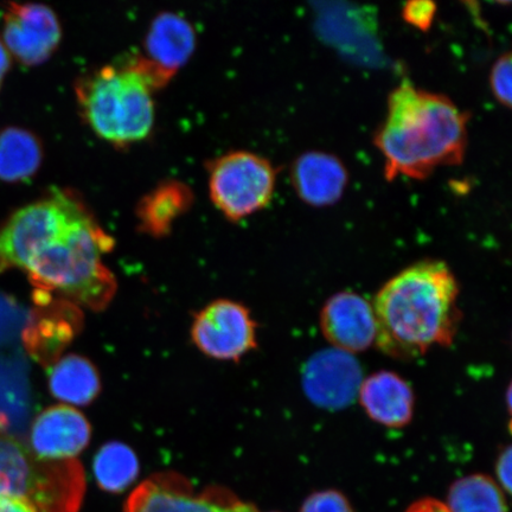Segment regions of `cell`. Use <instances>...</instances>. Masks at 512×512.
I'll return each mask as SVG.
<instances>
[{"label":"cell","instance_id":"obj_1","mask_svg":"<svg viewBox=\"0 0 512 512\" xmlns=\"http://www.w3.org/2000/svg\"><path fill=\"white\" fill-rule=\"evenodd\" d=\"M469 114L444 94L402 82L388 96L387 114L374 137L388 182L403 176L416 181L445 166L464 162Z\"/></svg>","mask_w":512,"mask_h":512},{"label":"cell","instance_id":"obj_2","mask_svg":"<svg viewBox=\"0 0 512 512\" xmlns=\"http://www.w3.org/2000/svg\"><path fill=\"white\" fill-rule=\"evenodd\" d=\"M458 296L457 279L444 262L406 268L375 298L377 347L400 360L418 358L435 345L448 347L459 324Z\"/></svg>","mask_w":512,"mask_h":512},{"label":"cell","instance_id":"obj_3","mask_svg":"<svg viewBox=\"0 0 512 512\" xmlns=\"http://www.w3.org/2000/svg\"><path fill=\"white\" fill-rule=\"evenodd\" d=\"M114 241L89 211L76 220L59 239L31 259L25 270L36 294L102 311L111 304L117 281L102 255L112 251Z\"/></svg>","mask_w":512,"mask_h":512},{"label":"cell","instance_id":"obj_4","mask_svg":"<svg viewBox=\"0 0 512 512\" xmlns=\"http://www.w3.org/2000/svg\"><path fill=\"white\" fill-rule=\"evenodd\" d=\"M75 91L86 123L106 142L125 146L149 136L155 123L153 89L126 62L82 76Z\"/></svg>","mask_w":512,"mask_h":512},{"label":"cell","instance_id":"obj_5","mask_svg":"<svg viewBox=\"0 0 512 512\" xmlns=\"http://www.w3.org/2000/svg\"><path fill=\"white\" fill-rule=\"evenodd\" d=\"M88 209L70 191L57 190L16 211L0 229V270L27 268L43 248L59 239Z\"/></svg>","mask_w":512,"mask_h":512},{"label":"cell","instance_id":"obj_6","mask_svg":"<svg viewBox=\"0 0 512 512\" xmlns=\"http://www.w3.org/2000/svg\"><path fill=\"white\" fill-rule=\"evenodd\" d=\"M277 170L265 157L249 151H233L209 166L211 201L232 221L246 219L271 203Z\"/></svg>","mask_w":512,"mask_h":512},{"label":"cell","instance_id":"obj_7","mask_svg":"<svg viewBox=\"0 0 512 512\" xmlns=\"http://www.w3.org/2000/svg\"><path fill=\"white\" fill-rule=\"evenodd\" d=\"M196 47V32L187 18L163 11L152 19L143 42V51L126 63L155 89L168 83Z\"/></svg>","mask_w":512,"mask_h":512},{"label":"cell","instance_id":"obj_8","mask_svg":"<svg viewBox=\"0 0 512 512\" xmlns=\"http://www.w3.org/2000/svg\"><path fill=\"white\" fill-rule=\"evenodd\" d=\"M125 512H259L221 488L198 494L189 480L175 473L153 476L128 497Z\"/></svg>","mask_w":512,"mask_h":512},{"label":"cell","instance_id":"obj_9","mask_svg":"<svg viewBox=\"0 0 512 512\" xmlns=\"http://www.w3.org/2000/svg\"><path fill=\"white\" fill-rule=\"evenodd\" d=\"M191 338L203 354L220 361H239L256 348L255 322L245 306L216 300L196 316Z\"/></svg>","mask_w":512,"mask_h":512},{"label":"cell","instance_id":"obj_10","mask_svg":"<svg viewBox=\"0 0 512 512\" xmlns=\"http://www.w3.org/2000/svg\"><path fill=\"white\" fill-rule=\"evenodd\" d=\"M62 37L59 17L49 6L9 4L4 19L3 42L11 56L27 66L49 59Z\"/></svg>","mask_w":512,"mask_h":512},{"label":"cell","instance_id":"obj_11","mask_svg":"<svg viewBox=\"0 0 512 512\" xmlns=\"http://www.w3.org/2000/svg\"><path fill=\"white\" fill-rule=\"evenodd\" d=\"M363 382L362 368L348 352L335 348L313 355L305 364L303 386L317 407L342 409L351 405Z\"/></svg>","mask_w":512,"mask_h":512},{"label":"cell","instance_id":"obj_12","mask_svg":"<svg viewBox=\"0 0 512 512\" xmlns=\"http://www.w3.org/2000/svg\"><path fill=\"white\" fill-rule=\"evenodd\" d=\"M92 428L78 409L59 405L37 416L30 432L31 452L41 460L75 459L88 446Z\"/></svg>","mask_w":512,"mask_h":512},{"label":"cell","instance_id":"obj_13","mask_svg":"<svg viewBox=\"0 0 512 512\" xmlns=\"http://www.w3.org/2000/svg\"><path fill=\"white\" fill-rule=\"evenodd\" d=\"M323 335L335 349L355 354L367 350L376 339L373 306L356 293L330 298L320 316Z\"/></svg>","mask_w":512,"mask_h":512},{"label":"cell","instance_id":"obj_14","mask_svg":"<svg viewBox=\"0 0 512 512\" xmlns=\"http://www.w3.org/2000/svg\"><path fill=\"white\" fill-rule=\"evenodd\" d=\"M291 181L296 194L307 206H334L344 195L349 183L347 166L329 152L303 153L293 163Z\"/></svg>","mask_w":512,"mask_h":512},{"label":"cell","instance_id":"obj_15","mask_svg":"<svg viewBox=\"0 0 512 512\" xmlns=\"http://www.w3.org/2000/svg\"><path fill=\"white\" fill-rule=\"evenodd\" d=\"M37 303L47 307L40 318L31 324L27 343L32 355L42 363L59 361L61 352L72 343L81 329L83 318L78 305L53 297L37 298Z\"/></svg>","mask_w":512,"mask_h":512},{"label":"cell","instance_id":"obj_16","mask_svg":"<svg viewBox=\"0 0 512 512\" xmlns=\"http://www.w3.org/2000/svg\"><path fill=\"white\" fill-rule=\"evenodd\" d=\"M358 396L364 411L377 424L401 428L413 418V390L402 377L390 371H380L364 380Z\"/></svg>","mask_w":512,"mask_h":512},{"label":"cell","instance_id":"obj_17","mask_svg":"<svg viewBox=\"0 0 512 512\" xmlns=\"http://www.w3.org/2000/svg\"><path fill=\"white\" fill-rule=\"evenodd\" d=\"M192 202L194 194L189 185L178 179L160 182L138 204L139 228L153 238H162L170 233L175 221L190 209Z\"/></svg>","mask_w":512,"mask_h":512},{"label":"cell","instance_id":"obj_18","mask_svg":"<svg viewBox=\"0 0 512 512\" xmlns=\"http://www.w3.org/2000/svg\"><path fill=\"white\" fill-rule=\"evenodd\" d=\"M49 389L56 399L68 406H86L100 393V376L87 358L68 355L50 369Z\"/></svg>","mask_w":512,"mask_h":512},{"label":"cell","instance_id":"obj_19","mask_svg":"<svg viewBox=\"0 0 512 512\" xmlns=\"http://www.w3.org/2000/svg\"><path fill=\"white\" fill-rule=\"evenodd\" d=\"M43 149L40 140L24 128L9 127L0 132V179L19 182L40 168Z\"/></svg>","mask_w":512,"mask_h":512},{"label":"cell","instance_id":"obj_20","mask_svg":"<svg viewBox=\"0 0 512 512\" xmlns=\"http://www.w3.org/2000/svg\"><path fill=\"white\" fill-rule=\"evenodd\" d=\"M445 505L448 512H508L501 486L484 475L467 476L453 483Z\"/></svg>","mask_w":512,"mask_h":512},{"label":"cell","instance_id":"obj_21","mask_svg":"<svg viewBox=\"0 0 512 512\" xmlns=\"http://www.w3.org/2000/svg\"><path fill=\"white\" fill-rule=\"evenodd\" d=\"M138 473L136 453L124 444H106L96 453L94 475L102 490L120 494L137 479Z\"/></svg>","mask_w":512,"mask_h":512},{"label":"cell","instance_id":"obj_22","mask_svg":"<svg viewBox=\"0 0 512 512\" xmlns=\"http://www.w3.org/2000/svg\"><path fill=\"white\" fill-rule=\"evenodd\" d=\"M489 83L492 96L499 105L510 108L512 102V56L510 51L492 64Z\"/></svg>","mask_w":512,"mask_h":512},{"label":"cell","instance_id":"obj_23","mask_svg":"<svg viewBox=\"0 0 512 512\" xmlns=\"http://www.w3.org/2000/svg\"><path fill=\"white\" fill-rule=\"evenodd\" d=\"M300 512H354V510L347 497L341 492L326 490L306 498Z\"/></svg>","mask_w":512,"mask_h":512},{"label":"cell","instance_id":"obj_24","mask_svg":"<svg viewBox=\"0 0 512 512\" xmlns=\"http://www.w3.org/2000/svg\"><path fill=\"white\" fill-rule=\"evenodd\" d=\"M437 15V5L432 2H409L402 9L403 21L415 29L428 31Z\"/></svg>","mask_w":512,"mask_h":512},{"label":"cell","instance_id":"obj_25","mask_svg":"<svg viewBox=\"0 0 512 512\" xmlns=\"http://www.w3.org/2000/svg\"><path fill=\"white\" fill-rule=\"evenodd\" d=\"M511 447H507L501 456H499L496 464V475L498 478L499 486L504 489L507 494L511 492Z\"/></svg>","mask_w":512,"mask_h":512},{"label":"cell","instance_id":"obj_26","mask_svg":"<svg viewBox=\"0 0 512 512\" xmlns=\"http://www.w3.org/2000/svg\"><path fill=\"white\" fill-rule=\"evenodd\" d=\"M0 512H36V510L21 498L0 496Z\"/></svg>","mask_w":512,"mask_h":512},{"label":"cell","instance_id":"obj_27","mask_svg":"<svg viewBox=\"0 0 512 512\" xmlns=\"http://www.w3.org/2000/svg\"><path fill=\"white\" fill-rule=\"evenodd\" d=\"M407 512H448L446 505L437 499L425 498L408 508Z\"/></svg>","mask_w":512,"mask_h":512},{"label":"cell","instance_id":"obj_28","mask_svg":"<svg viewBox=\"0 0 512 512\" xmlns=\"http://www.w3.org/2000/svg\"><path fill=\"white\" fill-rule=\"evenodd\" d=\"M10 66L11 55L9 50L6 49L2 38H0V87H2L5 75L9 72Z\"/></svg>","mask_w":512,"mask_h":512},{"label":"cell","instance_id":"obj_29","mask_svg":"<svg viewBox=\"0 0 512 512\" xmlns=\"http://www.w3.org/2000/svg\"><path fill=\"white\" fill-rule=\"evenodd\" d=\"M0 496H3L2 485H0Z\"/></svg>","mask_w":512,"mask_h":512}]
</instances>
